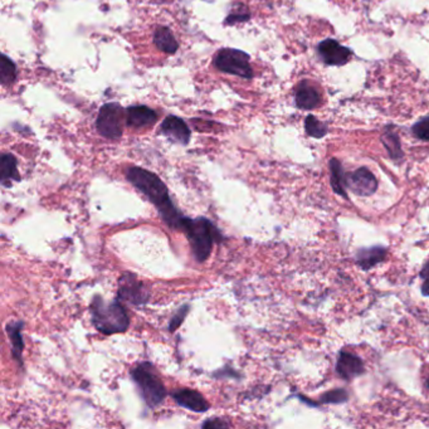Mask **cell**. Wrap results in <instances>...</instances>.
<instances>
[{
  "label": "cell",
  "mask_w": 429,
  "mask_h": 429,
  "mask_svg": "<svg viewBox=\"0 0 429 429\" xmlns=\"http://www.w3.org/2000/svg\"><path fill=\"white\" fill-rule=\"evenodd\" d=\"M154 43L157 44V48L160 51H163L165 53H170V55L176 53L179 48V44L176 42L173 33L166 27L157 28L154 33Z\"/></svg>",
  "instance_id": "20"
},
{
  "label": "cell",
  "mask_w": 429,
  "mask_h": 429,
  "mask_svg": "<svg viewBox=\"0 0 429 429\" xmlns=\"http://www.w3.org/2000/svg\"><path fill=\"white\" fill-rule=\"evenodd\" d=\"M346 187L359 197H370L378 190V180L368 168L363 166L346 174Z\"/></svg>",
  "instance_id": "8"
},
{
  "label": "cell",
  "mask_w": 429,
  "mask_h": 429,
  "mask_svg": "<svg viewBox=\"0 0 429 429\" xmlns=\"http://www.w3.org/2000/svg\"><path fill=\"white\" fill-rule=\"evenodd\" d=\"M419 276L422 278L423 284H422V295L423 296H429V258L425 263H424L422 271L419 273Z\"/></svg>",
  "instance_id": "27"
},
{
  "label": "cell",
  "mask_w": 429,
  "mask_h": 429,
  "mask_svg": "<svg viewBox=\"0 0 429 429\" xmlns=\"http://www.w3.org/2000/svg\"><path fill=\"white\" fill-rule=\"evenodd\" d=\"M119 296L135 306H141L149 301L150 292L135 275L124 273L119 279Z\"/></svg>",
  "instance_id": "7"
},
{
  "label": "cell",
  "mask_w": 429,
  "mask_h": 429,
  "mask_svg": "<svg viewBox=\"0 0 429 429\" xmlns=\"http://www.w3.org/2000/svg\"><path fill=\"white\" fill-rule=\"evenodd\" d=\"M90 311L93 326L103 335L125 333L130 326L126 310L117 300L105 301L103 297L95 296Z\"/></svg>",
  "instance_id": "2"
},
{
  "label": "cell",
  "mask_w": 429,
  "mask_h": 429,
  "mask_svg": "<svg viewBox=\"0 0 429 429\" xmlns=\"http://www.w3.org/2000/svg\"><path fill=\"white\" fill-rule=\"evenodd\" d=\"M295 103L300 110L312 111L321 105V93L310 81H303L297 86Z\"/></svg>",
  "instance_id": "11"
},
{
  "label": "cell",
  "mask_w": 429,
  "mask_h": 429,
  "mask_svg": "<svg viewBox=\"0 0 429 429\" xmlns=\"http://www.w3.org/2000/svg\"><path fill=\"white\" fill-rule=\"evenodd\" d=\"M348 393L345 392L344 389H335L331 392H327L326 394H324L320 399V403H331V404H336V403H344L348 400Z\"/></svg>",
  "instance_id": "24"
},
{
  "label": "cell",
  "mask_w": 429,
  "mask_h": 429,
  "mask_svg": "<svg viewBox=\"0 0 429 429\" xmlns=\"http://www.w3.org/2000/svg\"><path fill=\"white\" fill-rule=\"evenodd\" d=\"M338 374L346 381H351L365 373L363 360L349 351H340L336 362Z\"/></svg>",
  "instance_id": "10"
},
{
  "label": "cell",
  "mask_w": 429,
  "mask_h": 429,
  "mask_svg": "<svg viewBox=\"0 0 429 429\" xmlns=\"http://www.w3.org/2000/svg\"><path fill=\"white\" fill-rule=\"evenodd\" d=\"M124 117H126V111H124L119 103H110L103 105L97 116V131L101 133V136L105 139H120Z\"/></svg>",
  "instance_id": "6"
},
{
  "label": "cell",
  "mask_w": 429,
  "mask_h": 429,
  "mask_svg": "<svg viewBox=\"0 0 429 429\" xmlns=\"http://www.w3.org/2000/svg\"><path fill=\"white\" fill-rule=\"evenodd\" d=\"M25 324L22 321H15V322H9L6 325V333L9 335L11 343H12V354L13 357H15V360H18L22 363V354L25 349V341L22 336V330H23Z\"/></svg>",
  "instance_id": "18"
},
{
  "label": "cell",
  "mask_w": 429,
  "mask_h": 429,
  "mask_svg": "<svg viewBox=\"0 0 429 429\" xmlns=\"http://www.w3.org/2000/svg\"><path fill=\"white\" fill-rule=\"evenodd\" d=\"M0 179L4 187H11L12 182H19L18 168H17V159L12 154H3L0 157Z\"/></svg>",
  "instance_id": "16"
},
{
  "label": "cell",
  "mask_w": 429,
  "mask_h": 429,
  "mask_svg": "<svg viewBox=\"0 0 429 429\" xmlns=\"http://www.w3.org/2000/svg\"><path fill=\"white\" fill-rule=\"evenodd\" d=\"M249 13L247 9H244V6H241L239 11H233L230 12L228 18L225 19V25H236V23H241V22H246L249 19Z\"/></svg>",
  "instance_id": "25"
},
{
  "label": "cell",
  "mask_w": 429,
  "mask_h": 429,
  "mask_svg": "<svg viewBox=\"0 0 429 429\" xmlns=\"http://www.w3.org/2000/svg\"><path fill=\"white\" fill-rule=\"evenodd\" d=\"M425 387L428 388L429 389V376L427 378V381H425Z\"/></svg>",
  "instance_id": "29"
},
{
  "label": "cell",
  "mask_w": 429,
  "mask_h": 429,
  "mask_svg": "<svg viewBox=\"0 0 429 429\" xmlns=\"http://www.w3.org/2000/svg\"><path fill=\"white\" fill-rule=\"evenodd\" d=\"M411 133L417 139L429 141V116L416 122L411 126Z\"/></svg>",
  "instance_id": "23"
},
{
  "label": "cell",
  "mask_w": 429,
  "mask_h": 429,
  "mask_svg": "<svg viewBox=\"0 0 429 429\" xmlns=\"http://www.w3.org/2000/svg\"><path fill=\"white\" fill-rule=\"evenodd\" d=\"M182 230L185 232L194 257L198 262L206 260L212 253L213 244L222 241L219 230L206 218H185Z\"/></svg>",
  "instance_id": "3"
},
{
  "label": "cell",
  "mask_w": 429,
  "mask_h": 429,
  "mask_svg": "<svg viewBox=\"0 0 429 429\" xmlns=\"http://www.w3.org/2000/svg\"><path fill=\"white\" fill-rule=\"evenodd\" d=\"M131 376L139 388L141 397L145 400L146 404L155 408L163 403L166 397V389L152 364L144 363L136 367L131 371Z\"/></svg>",
  "instance_id": "4"
},
{
  "label": "cell",
  "mask_w": 429,
  "mask_h": 429,
  "mask_svg": "<svg viewBox=\"0 0 429 429\" xmlns=\"http://www.w3.org/2000/svg\"><path fill=\"white\" fill-rule=\"evenodd\" d=\"M305 131L308 136L314 139H322L324 136H326L329 126L325 122L316 119L314 115H308L305 119Z\"/></svg>",
  "instance_id": "21"
},
{
  "label": "cell",
  "mask_w": 429,
  "mask_h": 429,
  "mask_svg": "<svg viewBox=\"0 0 429 429\" xmlns=\"http://www.w3.org/2000/svg\"><path fill=\"white\" fill-rule=\"evenodd\" d=\"M330 182L333 187L334 192L341 195L344 199H348V193H346V174L343 169V165L338 161V159L333 157L330 160Z\"/></svg>",
  "instance_id": "17"
},
{
  "label": "cell",
  "mask_w": 429,
  "mask_h": 429,
  "mask_svg": "<svg viewBox=\"0 0 429 429\" xmlns=\"http://www.w3.org/2000/svg\"><path fill=\"white\" fill-rule=\"evenodd\" d=\"M171 395L178 404L190 411L204 413L209 409V403L204 397L193 389H187V388L178 389L176 392H173Z\"/></svg>",
  "instance_id": "13"
},
{
  "label": "cell",
  "mask_w": 429,
  "mask_h": 429,
  "mask_svg": "<svg viewBox=\"0 0 429 429\" xmlns=\"http://www.w3.org/2000/svg\"><path fill=\"white\" fill-rule=\"evenodd\" d=\"M160 131L165 135L168 139L176 141L178 144L187 145L190 141V128L182 119L176 116H168L160 127Z\"/></svg>",
  "instance_id": "12"
},
{
  "label": "cell",
  "mask_w": 429,
  "mask_h": 429,
  "mask_svg": "<svg viewBox=\"0 0 429 429\" xmlns=\"http://www.w3.org/2000/svg\"><path fill=\"white\" fill-rule=\"evenodd\" d=\"M187 311H189L187 306H184V308H180V310L178 311V314H176V316L171 319V321H170V331H176V329L180 326V324L184 321V317L187 316Z\"/></svg>",
  "instance_id": "26"
},
{
  "label": "cell",
  "mask_w": 429,
  "mask_h": 429,
  "mask_svg": "<svg viewBox=\"0 0 429 429\" xmlns=\"http://www.w3.org/2000/svg\"><path fill=\"white\" fill-rule=\"evenodd\" d=\"M203 427H204V428H208V427H211V428H216V427H218V428H223V427H230V423H227V422H224L222 419L216 418V419H211V421L204 422V423H203Z\"/></svg>",
  "instance_id": "28"
},
{
  "label": "cell",
  "mask_w": 429,
  "mask_h": 429,
  "mask_svg": "<svg viewBox=\"0 0 429 429\" xmlns=\"http://www.w3.org/2000/svg\"><path fill=\"white\" fill-rule=\"evenodd\" d=\"M17 79V67L14 62L6 57V55H1L0 62V82L1 85H11Z\"/></svg>",
  "instance_id": "22"
},
{
  "label": "cell",
  "mask_w": 429,
  "mask_h": 429,
  "mask_svg": "<svg viewBox=\"0 0 429 429\" xmlns=\"http://www.w3.org/2000/svg\"><path fill=\"white\" fill-rule=\"evenodd\" d=\"M251 57L243 51L238 49L223 48L218 52L214 58V66L219 71L242 79H253V70L249 63Z\"/></svg>",
  "instance_id": "5"
},
{
  "label": "cell",
  "mask_w": 429,
  "mask_h": 429,
  "mask_svg": "<svg viewBox=\"0 0 429 429\" xmlns=\"http://www.w3.org/2000/svg\"><path fill=\"white\" fill-rule=\"evenodd\" d=\"M317 52L321 60L326 63L327 66H344L350 61L352 57V51L338 41L327 38L324 39L317 46Z\"/></svg>",
  "instance_id": "9"
},
{
  "label": "cell",
  "mask_w": 429,
  "mask_h": 429,
  "mask_svg": "<svg viewBox=\"0 0 429 429\" xmlns=\"http://www.w3.org/2000/svg\"><path fill=\"white\" fill-rule=\"evenodd\" d=\"M125 119L128 126L141 128L154 125L157 121V114L147 106H133L126 110Z\"/></svg>",
  "instance_id": "14"
},
{
  "label": "cell",
  "mask_w": 429,
  "mask_h": 429,
  "mask_svg": "<svg viewBox=\"0 0 429 429\" xmlns=\"http://www.w3.org/2000/svg\"><path fill=\"white\" fill-rule=\"evenodd\" d=\"M381 140L389 157H392L393 160H400L402 157H404L398 133L392 130V127H387L384 130V133H381Z\"/></svg>",
  "instance_id": "19"
},
{
  "label": "cell",
  "mask_w": 429,
  "mask_h": 429,
  "mask_svg": "<svg viewBox=\"0 0 429 429\" xmlns=\"http://www.w3.org/2000/svg\"><path fill=\"white\" fill-rule=\"evenodd\" d=\"M388 249L383 246H373V247L362 248L357 252V263L364 271L371 270L373 267L385 260Z\"/></svg>",
  "instance_id": "15"
},
{
  "label": "cell",
  "mask_w": 429,
  "mask_h": 429,
  "mask_svg": "<svg viewBox=\"0 0 429 429\" xmlns=\"http://www.w3.org/2000/svg\"><path fill=\"white\" fill-rule=\"evenodd\" d=\"M127 180L146 195L163 218L164 222L173 230H182L185 218L176 209L170 199L169 190L163 180L149 170L133 166L127 170Z\"/></svg>",
  "instance_id": "1"
}]
</instances>
